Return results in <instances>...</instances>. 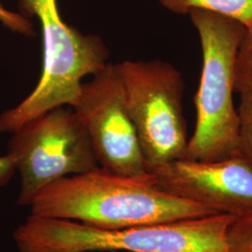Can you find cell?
Masks as SVG:
<instances>
[{
    "mask_svg": "<svg viewBox=\"0 0 252 252\" xmlns=\"http://www.w3.org/2000/svg\"><path fill=\"white\" fill-rule=\"evenodd\" d=\"M29 207L34 216L78 221L101 230L219 214L160 189L151 172L127 177L100 166L54 181L36 194Z\"/></svg>",
    "mask_w": 252,
    "mask_h": 252,
    "instance_id": "6da1fadb",
    "label": "cell"
},
{
    "mask_svg": "<svg viewBox=\"0 0 252 252\" xmlns=\"http://www.w3.org/2000/svg\"><path fill=\"white\" fill-rule=\"evenodd\" d=\"M235 217H194L101 230L78 221L29 215L12 237L19 252H227Z\"/></svg>",
    "mask_w": 252,
    "mask_h": 252,
    "instance_id": "7a4b0ae2",
    "label": "cell"
},
{
    "mask_svg": "<svg viewBox=\"0 0 252 252\" xmlns=\"http://www.w3.org/2000/svg\"><path fill=\"white\" fill-rule=\"evenodd\" d=\"M189 18L198 32L203 67L194 96L196 123L184 159L214 162L240 157L239 117L234 104V60L247 27L215 12L193 9Z\"/></svg>",
    "mask_w": 252,
    "mask_h": 252,
    "instance_id": "3957f363",
    "label": "cell"
},
{
    "mask_svg": "<svg viewBox=\"0 0 252 252\" xmlns=\"http://www.w3.org/2000/svg\"><path fill=\"white\" fill-rule=\"evenodd\" d=\"M18 7L22 15L40 23L43 68L33 92L0 115V132L11 134L53 108L72 107L82 80L107 66L109 57L99 36L83 34L63 21L57 0H18Z\"/></svg>",
    "mask_w": 252,
    "mask_h": 252,
    "instance_id": "277c9868",
    "label": "cell"
},
{
    "mask_svg": "<svg viewBox=\"0 0 252 252\" xmlns=\"http://www.w3.org/2000/svg\"><path fill=\"white\" fill-rule=\"evenodd\" d=\"M113 66L148 171L182 159L189 138L183 113L185 82L181 73L162 60H126Z\"/></svg>",
    "mask_w": 252,
    "mask_h": 252,
    "instance_id": "5b68a950",
    "label": "cell"
},
{
    "mask_svg": "<svg viewBox=\"0 0 252 252\" xmlns=\"http://www.w3.org/2000/svg\"><path fill=\"white\" fill-rule=\"evenodd\" d=\"M8 154L21 177L20 207H29L56 180L99 167L86 129L69 106L53 108L20 127L9 139Z\"/></svg>",
    "mask_w": 252,
    "mask_h": 252,
    "instance_id": "8992f818",
    "label": "cell"
},
{
    "mask_svg": "<svg viewBox=\"0 0 252 252\" xmlns=\"http://www.w3.org/2000/svg\"><path fill=\"white\" fill-rule=\"evenodd\" d=\"M82 82L71 108L89 135L100 167L127 177L148 173L113 63Z\"/></svg>",
    "mask_w": 252,
    "mask_h": 252,
    "instance_id": "52a82bcc",
    "label": "cell"
},
{
    "mask_svg": "<svg viewBox=\"0 0 252 252\" xmlns=\"http://www.w3.org/2000/svg\"><path fill=\"white\" fill-rule=\"evenodd\" d=\"M157 186L219 214L252 215V165L242 157L203 162L179 159L150 168Z\"/></svg>",
    "mask_w": 252,
    "mask_h": 252,
    "instance_id": "ba28073f",
    "label": "cell"
},
{
    "mask_svg": "<svg viewBox=\"0 0 252 252\" xmlns=\"http://www.w3.org/2000/svg\"><path fill=\"white\" fill-rule=\"evenodd\" d=\"M163 8L176 14H189L203 9L234 19L252 27V0H159Z\"/></svg>",
    "mask_w": 252,
    "mask_h": 252,
    "instance_id": "9c48e42d",
    "label": "cell"
},
{
    "mask_svg": "<svg viewBox=\"0 0 252 252\" xmlns=\"http://www.w3.org/2000/svg\"><path fill=\"white\" fill-rule=\"evenodd\" d=\"M234 91L252 94V27L246 28L235 55Z\"/></svg>",
    "mask_w": 252,
    "mask_h": 252,
    "instance_id": "30bf717a",
    "label": "cell"
},
{
    "mask_svg": "<svg viewBox=\"0 0 252 252\" xmlns=\"http://www.w3.org/2000/svg\"><path fill=\"white\" fill-rule=\"evenodd\" d=\"M239 117L238 153L252 165V94H241L237 108Z\"/></svg>",
    "mask_w": 252,
    "mask_h": 252,
    "instance_id": "8fae6325",
    "label": "cell"
},
{
    "mask_svg": "<svg viewBox=\"0 0 252 252\" xmlns=\"http://www.w3.org/2000/svg\"><path fill=\"white\" fill-rule=\"evenodd\" d=\"M227 252H252V215L234 220L228 233Z\"/></svg>",
    "mask_w": 252,
    "mask_h": 252,
    "instance_id": "7c38bea8",
    "label": "cell"
},
{
    "mask_svg": "<svg viewBox=\"0 0 252 252\" xmlns=\"http://www.w3.org/2000/svg\"><path fill=\"white\" fill-rule=\"evenodd\" d=\"M0 23L10 31L24 35L32 36L35 35V29L32 22L22 15L20 12H13L6 9L0 2Z\"/></svg>",
    "mask_w": 252,
    "mask_h": 252,
    "instance_id": "4fadbf2b",
    "label": "cell"
},
{
    "mask_svg": "<svg viewBox=\"0 0 252 252\" xmlns=\"http://www.w3.org/2000/svg\"><path fill=\"white\" fill-rule=\"evenodd\" d=\"M16 172L15 162L9 154L0 157V187L6 186Z\"/></svg>",
    "mask_w": 252,
    "mask_h": 252,
    "instance_id": "5bb4252c",
    "label": "cell"
}]
</instances>
